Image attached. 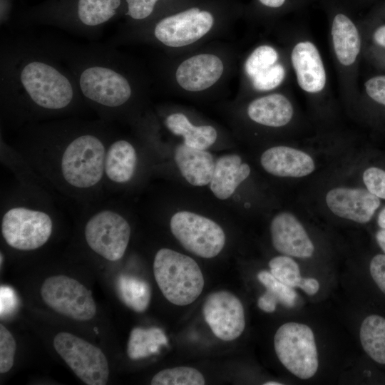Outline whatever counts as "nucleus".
<instances>
[{
  "label": "nucleus",
  "mask_w": 385,
  "mask_h": 385,
  "mask_svg": "<svg viewBox=\"0 0 385 385\" xmlns=\"http://www.w3.org/2000/svg\"><path fill=\"white\" fill-rule=\"evenodd\" d=\"M174 160L182 176L191 185L201 187L210 183L215 165L210 152L183 143L175 148Z\"/></svg>",
  "instance_id": "obj_19"
},
{
  "label": "nucleus",
  "mask_w": 385,
  "mask_h": 385,
  "mask_svg": "<svg viewBox=\"0 0 385 385\" xmlns=\"http://www.w3.org/2000/svg\"><path fill=\"white\" fill-rule=\"evenodd\" d=\"M250 174V165L242 163L240 155H222L215 162L213 175L209 183L210 189L219 200H226L233 195Z\"/></svg>",
  "instance_id": "obj_20"
},
{
  "label": "nucleus",
  "mask_w": 385,
  "mask_h": 385,
  "mask_svg": "<svg viewBox=\"0 0 385 385\" xmlns=\"http://www.w3.org/2000/svg\"><path fill=\"white\" fill-rule=\"evenodd\" d=\"M116 289L121 301L137 312L145 311L151 299L149 284L137 277L120 274L116 280Z\"/></svg>",
  "instance_id": "obj_27"
},
{
  "label": "nucleus",
  "mask_w": 385,
  "mask_h": 385,
  "mask_svg": "<svg viewBox=\"0 0 385 385\" xmlns=\"http://www.w3.org/2000/svg\"><path fill=\"white\" fill-rule=\"evenodd\" d=\"M374 15L378 19H385V2L375 9Z\"/></svg>",
  "instance_id": "obj_41"
},
{
  "label": "nucleus",
  "mask_w": 385,
  "mask_h": 385,
  "mask_svg": "<svg viewBox=\"0 0 385 385\" xmlns=\"http://www.w3.org/2000/svg\"><path fill=\"white\" fill-rule=\"evenodd\" d=\"M362 178L371 193L385 200V170L377 167L368 168L364 170Z\"/></svg>",
  "instance_id": "obj_33"
},
{
  "label": "nucleus",
  "mask_w": 385,
  "mask_h": 385,
  "mask_svg": "<svg viewBox=\"0 0 385 385\" xmlns=\"http://www.w3.org/2000/svg\"><path fill=\"white\" fill-rule=\"evenodd\" d=\"M173 236L188 252L202 258L218 255L225 244V234L214 220L201 215L182 210L170 220Z\"/></svg>",
  "instance_id": "obj_8"
},
{
  "label": "nucleus",
  "mask_w": 385,
  "mask_h": 385,
  "mask_svg": "<svg viewBox=\"0 0 385 385\" xmlns=\"http://www.w3.org/2000/svg\"><path fill=\"white\" fill-rule=\"evenodd\" d=\"M291 61L299 87L308 93H318L326 84V72L320 53L308 41L297 43L291 53Z\"/></svg>",
  "instance_id": "obj_18"
},
{
  "label": "nucleus",
  "mask_w": 385,
  "mask_h": 385,
  "mask_svg": "<svg viewBox=\"0 0 385 385\" xmlns=\"http://www.w3.org/2000/svg\"><path fill=\"white\" fill-rule=\"evenodd\" d=\"M212 15L190 8L160 20L154 26L155 39L165 46L178 48L190 45L207 34L213 26Z\"/></svg>",
  "instance_id": "obj_11"
},
{
  "label": "nucleus",
  "mask_w": 385,
  "mask_h": 385,
  "mask_svg": "<svg viewBox=\"0 0 385 385\" xmlns=\"http://www.w3.org/2000/svg\"><path fill=\"white\" fill-rule=\"evenodd\" d=\"M376 240L381 249L385 253V229H381L376 232Z\"/></svg>",
  "instance_id": "obj_40"
},
{
  "label": "nucleus",
  "mask_w": 385,
  "mask_h": 385,
  "mask_svg": "<svg viewBox=\"0 0 385 385\" xmlns=\"http://www.w3.org/2000/svg\"><path fill=\"white\" fill-rule=\"evenodd\" d=\"M223 71V63L218 56L202 53L183 61L177 68L175 78L183 89L198 92L213 86Z\"/></svg>",
  "instance_id": "obj_16"
},
{
  "label": "nucleus",
  "mask_w": 385,
  "mask_h": 385,
  "mask_svg": "<svg viewBox=\"0 0 385 385\" xmlns=\"http://www.w3.org/2000/svg\"><path fill=\"white\" fill-rule=\"evenodd\" d=\"M48 43L71 73L87 106L103 120L118 119L131 102L134 88L112 47Z\"/></svg>",
  "instance_id": "obj_3"
},
{
  "label": "nucleus",
  "mask_w": 385,
  "mask_h": 385,
  "mask_svg": "<svg viewBox=\"0 0 385 385\" xmlns=\"http://www.w3.org/2000/svg\"><path fill=\"white\" fill-rule=\"evenodd\" d=\"M277 59L278 53L273 47L267 45L258 46L247 58L245 63V72L252 78L275 64Z\"/></svg>",
  "instance_id": "obj_30"
},
{
  "label": "nucleus",
  "mask_w": 385,
  "mask_h": 385,
  "mask_svg": "<svg viewBox=\"0 0 385 385\" xmlns=\"http://www.w3.org/2000/svg\"><path fill=\"white\" fill-rule=\"evenodd\" d=\"M284 76V68L275 63L252 78V85L257 91H270L280 85Z\"/></svg>",
  "instance_id": "obj_31"
},
{
  "label": "nucleus",
  "mask_w": 385,
  "mask_h": 385,
  "mask_svg": "<svg viewBox=\"0 0 385 385\" xmlns=\"http://www.w3.org/2000/svg\"><path fill=\"white\" fill-rule=\"evenodd\" d=\"M110 124L74 118L28 124L20 128L18 150L44 183L71 198L93 201L105 190Z\"/></svg>",
  "instance_id": "obj_2"
},
{
  "label": "nucleus",
  "mask_w": 385,
  "mask_h": 385,
  "mask_svg": "<svg viewBox=\"0 0 385 385\" xmlns=\"http://www.w3.org/2000/svg\"><path fill=\"white\" fill-rule=\"evenodd\" d=\"M377 222L381 229H385V208H384L378 216Z\"/></svg>",
  "instance_id": "obj_42"
},
{
  "label": "nucleus",
  "mask_w": 385,
  "mask_h": 385,
  "mask_svg": "<svg viewBox=\"0 0 385 385\" xmlns=\"http://www.w3.org/2000/svg\"><path fill=\"white\" fill-rule=\"evenodd\" d=\"M0 104L1 119L15 128L72 116L88 107L48 43L19 33L1 38Z\"/></svg>",
  "instance_id": "obj_1"
},
{
  "label": "nucleus",
  "mask_w": 385,
  "mask_h": 385,
  "mask_svg": "<svg viewBox=\"0 0 385 385\" xmlns=\"http://www.w3.org/2000/svg\"><path fill=\"white\" fill-rule=\"evenodd\" d=\"M51 210L48 203L36 195L10 200L1 210V232L6 243L20 251L41 247L53 231Z\"/></svg>",
  "instance_id": "obj_4"
},
{
  "label": "nucleus",
  "mask_w": 385,
  "mask_h": 385,
  "mask_svg": "<svg viewBox=\"0 0 385 385\" xmlns=\"http://www.w3.org/2000/svg\"><path fill=\"white\" fill-rule=\"evenodd\" d=\"M260 163L266 172L277 177H305L315 169L314 161L308 153L284 145L266 150L260 157Z\"/></svg>",
  "instance_id": "obj_17"
},
{
  "label": "nucleus",
  "mask_w": 385,
  "mask_h": 385,
  "mask_svg": "<svg viewBox=\"0 0 385 385\" xmlns=\"http://www.w3.org/2000/svg\"><path fill=\"white\" fill-rule=\"evenodd\" d=\"M287 0H259L264 6L269 8H280L286 2Z\"/></svg>",
  "instance_id": "obj_39"
},
{
  "label": "nucleus",
  "mask_w": 385,
  "mask_h": 385,
  "mask_svg": "<svg viewBox=\"0 0 385 385\" xmlns=\"http://www.w3.org/2000/svg\"><path fill=\"white\" fill-rule=\"evenodd\" d=\"M271 274L281 282L291 287H299L302 279L298 264L289 256L273 257L269 262Z\"/></svg>",
  "instance_id": "obj_29"
},
{
  "label": "nucleus",
  "mask_w": 385,
  "mask_h": 385,
  "mask_svg": "<svg viewBox=\"0 0 385 385\" xmlns=\"http://www.w3.org/2000/svg\"><path fill=\"white\" fill-rule=\"evenodd\" d=\"M138 163L135 146L127 139L112 138L109 143L104 163V188L123 187L134 178Z\"/></svg>",
  "instance_id": "obj_15"
},
{
  "label": "nucleus",
  "mask_w": 385,
  "mask_h": 385,
  "mask_svg": "<svg viewBox=\"0 0 385 385\" xmlns=\"http://www.w3.org/2000/svg\"><path fill=\"white\" fill-rule=\"evenodd\" d=\"M366 96L374 103L385 108V74L374 76L364 83Z\"/></svg>",
  "instance_id": "obj_34"
},
{
  "label": "nucleus",
  "mask_w": 385,
  "mask_h": 385,
  "mask_svg": "<svg viewBox=\"0 0 385 385\" xmlns=\"http://www.w3.org/2000/svg\"><path fill=\"white\" fill-rule=\"evenodd\" d=\"M165 125L172 133L182 136L185 145L196 149L206 150L215 143L217 138L215 128L211 125L195 126L181 113L168 115Z\"/></svg>",
  "instance_id": "obj_23"
},
{
  "label": "nucleus",
  "mask_w": 385,
  "mask_h": 385,
  "mask_svg": "<svg viewBox=\"0 0 385 385\" xmlns=\"http://www.w3.org/2000/svg\"><path fill=\"white\" fill-rule=\"evenodd\" d=\"M202 313L213 334L223 341L238 338L245 329L243 305L228 291L221 290L209 294L203 304Z\"/></svg>",
  "instance_id": "obj_12"
},
{
  "label": "nucleus",
  "mask_w": 385,
  "mask_h": 385,
  "mask_svg": "<svg viewBox=\"0 0 385 385\" xmlns=\"http://www.w3.org/2000/svg\"><path fill=\"white\" fill-rule=\"evenodd\" d=\"M257 279L266 288V292L257 300L260 309L271 313L276 309L278 303L289 308L295 306L297 294L293 287L281 282L266 270L259 272Z\"/></svg>",
  "instance_id": "obj_24"
},
{
  "label": "nucleus",
  "mask_w": 385,
  "mask_h": 385,
  "mask_svg": "<svg viewBox=\"0 0 385 385\" xmlns=\"http://www.w3.org/2000/svg\"><path fill=\"white\" fill-rule=\"evenodd\" d=\"M93 211L84 227L87 245L108 261L119 260L125 255L130 241L131 228L128 221L111 205Z\"/></svg>",
  "instance_id": "obj_7"
},
{
  "label": "nucleus",
  "mask_w": 385,
  "mask_h": 385,
  "mask_svg": "<svg viewBox=\"0 0 385 385\" xmlns=\"http://www.w3.org/2000/svg\"><path fill=\"white\" fill-rule=\"evenodd\" d=\"M270 234L274 249L289 257L309 258L314 247L304 227L292 213L282 212L271 221Z\"/></svg>",
  "instance_id": "obj_14"
},
{
  "label": "nucleus",
  "mask_w": 385,
  "mask_h": 385,
  "mask_svg": "<svg viewBox=\"0 0 385 385\" xmlns=\"http://www.w3.org/2000/svg\"><path fill=\"white\" fill-rule=\"evenodd\" d=\"M373 52L378 62L385 66V24L380 23L371 33Z\"/></svg>",
  "instance_id": "obj_36"
},
{
  "label": "nucleus",
  "mask_w": 385,
  "mask_h": 385,
  "mask_svg": "<svg viewBox=\"0 0 385 385\" xmlns=\"http://www.w3.org/2000/svg\"><path fill=\"white\" fill-rule=\"evenodd\" d=\"M299 288L302 289L309 295H314L319 289V283L314 278L302 277L299 283Z\"/></svg>",
  "instance_id": "obj_38"
},
{
  "label": "nucleus",
  "mask_w": 385,
  "mask_h": 385,
  "mask_svg": "<svg viewBox=\"0 0 385 385\" xmlns=\"http://www.w3.org/2000/svg\"><path fill=\"white\" fill-rule=\"evenodd\" d=\"M168 344L163 330L158 327L132 329L128 342L127 354L130 359L137 360L156 354Z\"/></svg>",
  "instance_id": "obj_25"
},
{
  "label": "nucleus",
  "mask_w": 385,
  "mask_h": 385,
  "mask_svg": "<svg viewBox=\"0 0 385 385\" xmlns=\"http://www.w3.org/2000/svg\"><path fill=\"white\" fill-rule=\"evenodd\" d=\"M153 267L159 289L172 304H190L202 293L203 274L192 257L169 248H162L155 255Z\"/></svg>",
  "instance_id": "obj_5"
},
{
  "label": "nucleus",
  "mask_w": 385,
  "mask_h": 385,
  "mask_svg": "<svg viewBox=\"0 0 385 385\" xmlns=\"http://www.w3.org/2000/svg\"><path fill=\"white\" fill-rule=\"evenodd\" d=\"M369 270L374 282L385 294V255H375L370 262Z\"/></svg>",
  "instance_id": "obj_37"
},
{
  "label": "nucleus",
  "mask_w": 385,
  "mask_h": 385,
  "mask_svg": "<svg viewBox=\"0 0 385 385\" xmlns=\"http://www.w3.org/2000/svg\"><path fill=\"white\" fill-rule=\"evenodd\" d=\"M203 375L189 366H178L158 372L151 379L152 385H203Z\"/></svg>",
  "instance_id": "obj_28"
},
{
  "label": "nucleus",
  "mask_w": 385,
  "mask_h": 385,
  "mask_svg": "<svg viewBox=\"0 0 385 385\" xmlns=\"http://www.w3.org/2000/svg\"><path fill=\"white\" fill-rule=\"evenodd\" d=\"M254 122L268 127H282L292 118L293 106L284 95L274 93L252 101L247 109Z\"/></svg>",
  "instance_id": "obj_21"
},
{
  "label": "nucleus",
  "mask_w": 385,
  "mask_h": 385,
  "mask_svg": "<svg viewBox=\"0 0 385 385\" xmlns=\"http://www.w3.org/2000/svg\"><path fill=\"white\" fill-rule=\"evenodd\" d=\"M158 0H126L127 14L134 20L147 19L153 12Z\"/></svg>",
  "instance_id": "obj_35"
},
{
  "label": "nucleus",
  "mask_w": 385,
  "mask_h": 385,
  "mask_svg": "<svg viewBox=\"0 0 385 385\" xmlns=\"http://www.w3.org/2000/svg\"><path fill=\"white\" fill-rule=\"evenodd\" d=\"M274 346L279 361L297 377L308 379L316 374L317 349L309 326L297 322L281 325L274 334Z\"/></svg>",
  "instance_id": "obj_6"
},
{
  "label": "nucleus",
  "mask_w": 385,
  "mask_h": 385,
  "mask_svg": "<svg viewBox=\"0 0 385 385\" xmlns=\"http://www.w3.org/2000/svg\"><path fill=\"white\" fill-rule=\"evenodd\" d=\"M282 383H279L278 381H267L264 384V385H282Z\"/></svg>",
  "instance_id": "obj_43"
},
{
  "label": "nucleus",
  "mask_w": 385,
  "mask_h": 385,
  "mask_svg": "<svg viewBox=\"0 0 385 385\" xmlns=\"http://www.w3.org/2000/svg\"><path fill=\"white\" fill-rule=\"evenodd\" d=\"M41 295L51 309L76 321H88L96 313L91 292L76 279L63 274L45 279Z\"/></svg>",
  "instance_id": "obj_10"
},
{
  "label": "nucleus",
  "mask_w": 385,
  "mask_h": 385,
  "mask_svg": "<svg viewBox=\"0 0 385 385\" xmlns=\"http://www.w3.org/2000/svg\"><path fill=\"white\" fill-rule=\"evenodd\" d=\"M16 352V341L11 333L0 325V372H8L13 366Z\"/></svg>",
  "instance_id": "obj_32"
},
{
  "label": "nucleus",
  "mask_w": 385,
  "mask_h": 385,
  "mask_svg": "<svg viewBox=\"0 0 385 385\" xmlns=\"http://www.w3.org/2000/svg\"><path fill=\"white\" fill-rule=\"evenodd\" d=\"M325 201L335 215L361 224L369 222L380 206L379 198L364 188H332Z\"/></svg>",
  "instance_id": "obj_13"
},
{
  "label": "nucleus",
  "mask_w": 385,
  "mask_h": 385,
  "mask_svg": "<svg viewBox=\"0 0 385 385\" xmlns=\"http://www.w3.org/2000/svg\"><path fill=\"white\" fill-rule=\"evenodd\" d=\"M331 34L336 56L344 66L353 64L361 50L359 31L351 19L343 13L334 15Z\"/></svg>",
  "instance_id": "obj_22"
},
{
  "label": "nucleus",
  "mask_w": 385,
  "mask_h": 385,
  "mask_svg": "<svg viewBox=\"0 0 385 385\" xmlns=\"http://www.w3.org/2000/svg\"><path fill=\"white\" fill-rule=\"evenodd\" d=\"M359 338L365 352L376 362L385 364V319L371 314L362 322Z\"/></svg>",
  "instance_id": "obj_26"
},
{
  "label": "nucleus",
  "mask_w": 385,
  "mask_h": 385,
  "mask_svg": "<svg viewBox=\"0 0 385 385\" xmlns=\"http://www.w3.org/2000/svg\"><path fill=\"white\" fill-rule=\"evenodd\" d=\"M56 352L83 382L88 385H105L110 369L101 349L68 332H59L53 339Z\"/></svg>",
  "instance_id": "obj_9"
}]
</instances>
